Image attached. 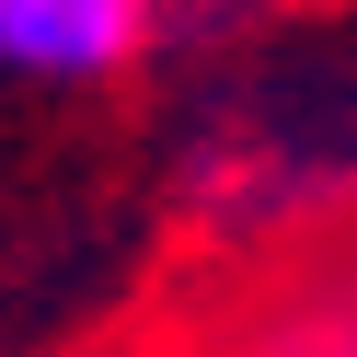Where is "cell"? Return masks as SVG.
Listing matches in <instances>:
<instances>
[{"instance_id": "cell-1", "label": "cell", "mask_w": 357, "mask_h": 357, "mask_svg": "<svg viewBox=\"0 0 357 357\" xmlns=\"http://www.w3.org/2000/svg\"><path fill=\"white\" fill-rule=\"evenodd\" d=\"M173 208L231 265L357 219V93L323 70L265 81V93H219L173 150Z\"/></svg>"}, {"instance_id": "cell-2", "label": "cell", "mask_w": 357, "mask_h": 357, "mask_svg": "<svg viewBox=\"0 0 357 357\" xmlns=\"http://www.w3.org/2000/svg\"><path fill=\"white\" fill-rule=\"evenodd\" d=\"M139 357H357V219L242 254V288L173 311Z\"/></svg>"}, {"instance_id": "cell-3", "label": "cell", "mask_w": 357, "mask_h": 357, "mask_svg": "<svg viewBox=\"0 0 357 357\" xmlns=\"http://www.w3.org/2000/svg\"><path fill=\"white\" fill-rule=\"evenodd\" d=\"M162 58V0H0V81L104 93Z\"/></svg>"}]
</instances>
